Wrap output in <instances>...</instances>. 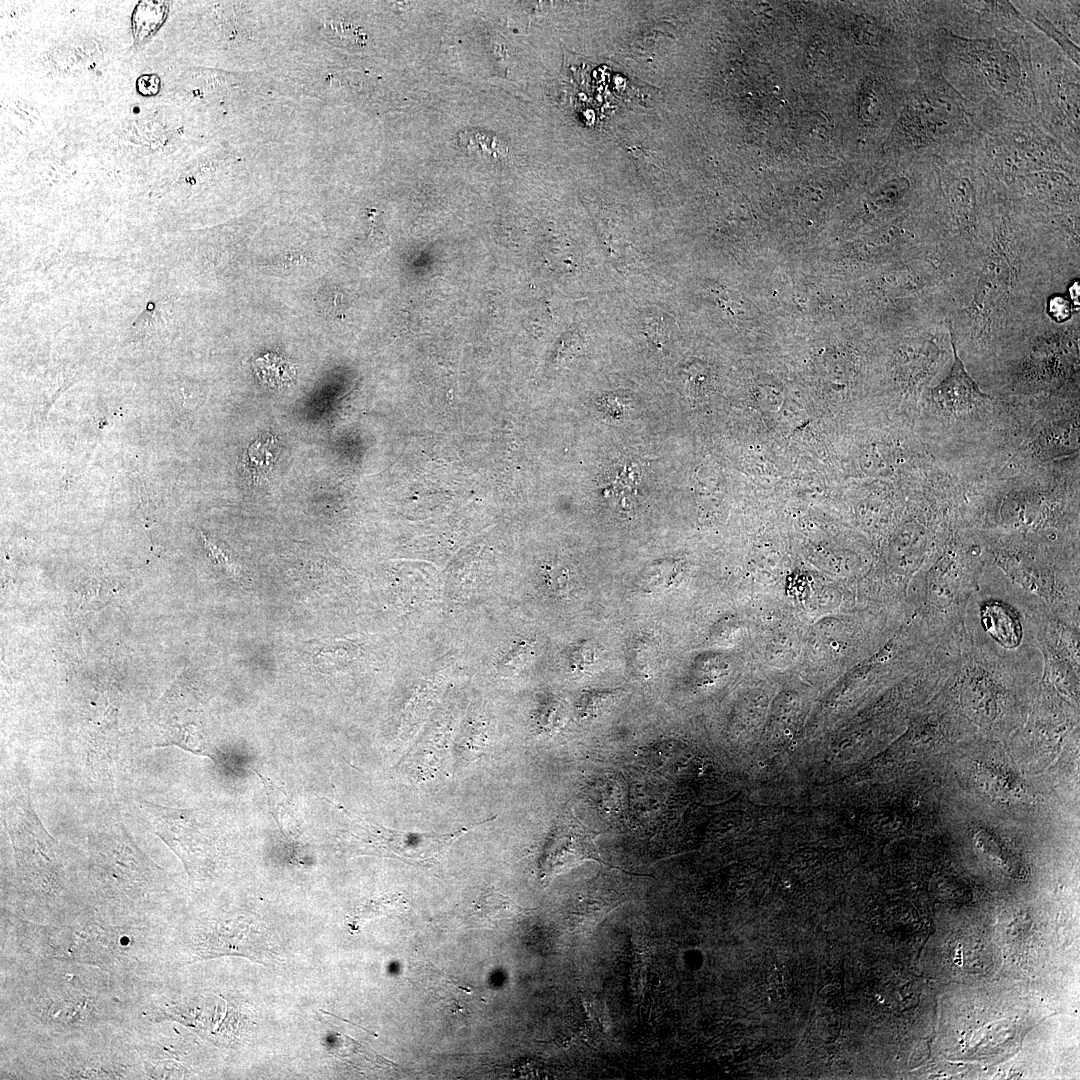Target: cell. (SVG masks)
I'll use <instances>...</instances> for the list:
<instances>
[{
  "label": "cell",
  "mask_w": 1080,
  "mask_h": 1080,
  "mask_svg": "<svg viewBox=\"0 0 1080 1080\" xmlns=\"http://www.w3.org/2000/svg\"><path fill=\"white\" fill-rule=\"evenodd\" d=\"M141 992L90 965L1 960V1041L130 1030Z\"/></svg>",
  "instance_id": "6da1fadb"
},
{
  "label": "cell",
  "mask_w": 1080,
  "mask_h": 1080,
  "mask_svg": "<svg viewBox=\"0 0 1080 1080\" xmlns=\"http://www.w3.org/2000/svg\"><path fill=\"white\" fill-rule=\"evenodd\" d=\"M165 921L113 923L87 911L64 924L1 910V960H59L97 967L139 990L172 970Z\"/></svg>",
  "instance_id": "7a4b0ae2"
},
{
  "label": "cell",
  "mask_w": 1080,
  "mask_h": 1080,
  "mask_svg": "<svg viewBox=\"0 0 1080 1080\" xmlns=\"http://www.w3.org/2000/svg\"><path fill=\"white\" fill-rule=\"evenodd\" d=\"M1029 39L1023 31L998 29L993 36L968 37L937 26L928 50L944 78L984 114L1037 122Z\"/></svg>",
  "instance_id": "3957f363"
},
{
  "label": "cell",
  "mask_w": 1080,
  "mask_h": 1080,
  "mask_svg": "<svg viewBox=\"0 0 1080 1080\" xmlns=\"http://www.w3.org/2000/svg\"><path fill=\"white\" fill-rule=\"evenodd\" d=\"M12 817L15 898L1 909L37 923L75 921L88 910L86 874L71 868L29 806H20Z\"/></svg>",
  "instance_id": "277c9868"
},
{
  "label": "cell",
  "mask_w": 1080,
  "mask_h": 1080,
  "mask_svg": "<svg viewBox=\"0 0 1080 1080\" xmlns=\"http://www.w3.org/2000/svg\"><path fill=\"white\" fill-rule=\"evenodd\" d=\"M167 872L126 834L101 833L89 843L86 903L113 923L164 921Z\"/></svg>",
  "instance_id": "5b68a950"
},
{
  "label": "cell",
  "mask_w": 1080,
  "mask_h": 1080,
  "mask_svg": "<svg viewBox=\"0 0 1080 1080\" xmlns=\"http://www.w3.org/2000/svg\"><path fill=\"white\" fill-rule=\"evenodd\" d=\"M0 1079L144 1080L129 1030L40 1041H1Z\"/></svg>",
  "instance_id": "8992f818"
},
{
  "label": "cell",
  "mask_w": 1080,
  "mask_h": 1080,
  "mask_svg": "<svg viewBox=\"0 0 1080 1080\" xmlns=\"http://www.w3.org/2000/svg\"><path fill=\"white\" fill-rule=\"evenodd\" d=\"M986 117L953 88L927 52L919 58L916 81L895 135L913 156L933 158L975 142Z\"/></svg>",
  "instance_id": "52a82bcc"
},
{
  "label": "cell",
  "mask_w": 1080,
  "mask_h": 1080,
  "mask_svg": "<svg viewBox=\"0 0 1080 1080\" xmlns=\"http://www.w3.org/2000/svg\"><path fill=\"white\" fill-rule=\"evenodd\" d=\"M1063 54L1033 68L1039 105L1037 123L1073 156L1079 157V66Z\"/></svg>",
  "instance_id": "ba28073f"
},
{
  "label": "cell",
  "mask_w": 1080,
  "mask_h": 1080,
  "mask_svg": "<svg viewBox=\"0 0 1080 1080\" xmlns=\"http://www.w3.org/2000/svg\"><path fill=\"white\" fill-rule=\"evenodd\" d=\"M341 834L345 843L358 844L359 848L373 850L381 855L397 856L414 862L438 859L461 836L474 828L496 819V815L473 825L445 834L410 832L385 828L348 813Z\"/></svg>",
  "instance_id": "9c48e42d"
},
{
  "label": "cell",
  "mask_w": 1080,
  "mask_h": 1080,
  "mask_svg": "<svg viewBox=\"0 0 1080 1080\" xmlns=\"http://www.w3.org/2000/svg\"><path fill=\"white\" fill-rule=\"evenodd\" d=\"M141 805L150 827L182 860L191 881L207 879L215 864L216 850L213 837L197 812L147 801Z\"/></svg>",
  "instance_id": "30bf717a"
},
{
  "label": "cell",
  "mask_w": 1080,
  "mask_h": 1080,
  "mask_svg": "<svg viewBox=\"0 0 1080 1080\" xmlns=\"http://www.w3.org/2000/svg\"><path fill=\"white\" fill-rule=\"evenodd\" d=\"M954 361L950 373L931 390L933 403L943 412L951 415L972 411L988 402L977 382L968 374L961 362L955 338L951 332Z\"/></svg>",
  "instance_id": "8fae6325"
},
{
  "label": "cell",
  "mask_w": 1080,
  "mask_h": 1080,
  "mask_svg": "<svg viewBox=\"0 0 1080 1080\" xmlns=\"http://www.w3.org/2000/svg\"><path fill=\"white\" fill-rule=\"evenodd\" d=\"M323 1023L325 1027V1047L335 1057L355 1066L376 1065L381 1067L393 1065L392 1062L378 1055L374 1050L339 1031L336 1024L328 1021H323Z\"/></svg>",
  "instance_id": "7c38bea8"
},
{
  "label": "cell",
  "mask_w": 1080,
  "mask_h": 1080,
  "mask_svg": "<svg viewBox=\"0 0 1080 1080\" xmlns=\"http://www.w3.org/2000/svg\"><path fill=\"white\" fill-rule=\"evenodd\" d=\"M253 369L258 378L271 388H283L292 383L294 365L283 357L268 353L255 360Z\"/></svg>",
  "instance_id": "4fadbf2b"
},
{
  "label": "cell",
  "mask_w": 1080,
  "mask_h": 1080,
  "mask_svg": "<svg viewBox=\"0 0 1080 1080\" xmlns=\"http://www.w3.org/2000/svg\"><path fill=\"white\" fill-rule=\"evenodd\" d=\"M168 5L164 1H141L132 14V31L137 42L154 34L163 23Z\"/></svg>",
  "instance_id": "5bb4252c"
},
{
  "label": "cell",
  "mask_w": 1080,
  "mask_h": 1080,
  "mask_svg": "<svg viewBox=\"0 0 1080 1080\" xmlns=\"http://www.w3.org/2000/svg\"><path fill=\"white\" fill-rule=\"evenodd\" d=\"M1021 6L1023 7V12H1021L1023 17L1029 19L1032 24L1050 37L1061 48L1064 56L1079 66V47L1065 33L1059 30L1035 4H1022Z\"/></svg>",
  "instance_id": "9a60e30c"
},
{
  "label": "cell",
  "mask_w": 1080,
  "mask_h": 1080,
  "mask_svg": "<svg viewBox=\"0 0 1080 1080\" xmlns=\"http://www.w3.org/2000/svg\"><path fill=\"white\" fill-rule=\"evenodd\" d=\"M264 783L270 811L275 818L279 829L288 839H296L300 835L299 826L293 808L287 798L275 788L274 785L261 774H258Z\"/></svg>",
  "instance_id": "2e32d148"
},
{
  "label": "cell",
  "mask_w": 1080,
  "mask_h": 1080,
  "mask_svg": "<svg viewBox=\"0 0 1080 1080\" xmlns=\"http://www.w3.org/2000/svg\"><path fill=\"white\" fill-rule=\"evenodd\" d=\"M853 33L857 41L867 46H879L883 40V30L877 19L869 15H859L853 22Z\"/></svg>",
  "instance_id": "e0dca14e"
},
{
  "label": "cell",
  "mask_w": 1080,
  "mask_h": 1080,
  "mask_svg": "<svg viewBox=\"0 0 1080 1080\" xmlns=\"http://www.w3.org/2000/svg\"><path fill=\"white\" fill-rule=\"evenodd\" d=\"M543 580L550 591L558 596L569 592V571L560 566H547L543 569Z\"/></svg>",
  "instance_id": "ac0fdd59"
},
{
  "label": "cell",
  "mask_w": 1080,
  "mask_h": 1080,
  "mask_svg": "<svg viewBox=\"0 0 1080 1080\" xmlns=\"http://www.w3.org/2000/svg\"><path fill=\"white\" fill-rule=\"evenodd\" d=\"M137 90L144 96H152L160 89V79L156 74H144L137 79Z\"/></svg>",
  "instance_id": "d6986e66"
},
{
  "label": "cell",
  "mask_w": 1080,
  "mask_h": 1080,
  "mask_svg": "<svg viewBox=\"0 0 1080 1080\" xmlns=\"http://www.w3.org/2000/svg\"><path fill=\"white\" fill-rule=\"evenodd\" d=\"M1051 315L1057 320H1064L1070 315V306L1067 300L1061 297H1056L1050 301L1049 305Z\"/></svg>",
  "instance_id": "ffe728a7"
}]
</instances>
